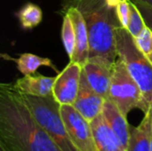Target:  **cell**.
Masks as SVG:
<instances>
[{
    "label": "cell",
    "mask_w": 152,
    "mask_h": 151,
    "mask_svg": "<svg viewBox=\"0 0 152 151\" xmlns=\"http://www.w3.org/2000/svg\"><path fill=\"white\" fill-rule=\"evenodd\" d=\"M62 16L61 25V40L64 49L69 58V61L73 58L76 50V33L72 20L68 13H64Z\"/></svg>",
    "instance_id": "obj_17"
},
{
    "label": "cell",
    "mask_w": 152,
    "mask_h": 151,
    "mask_svg": "<svg viewBox=\"0 0 152 151\" xmlns=\"http://www.w3.org/2000/svg\"><path fill=\"white\" fill-rule=\"evenodd\" d=\"M137 7L139 8L144 21L146 23V26L149 27L152 30V6L146 4H142V3H134Z\"/></svg>",
    "instance_id": "obj_21"
},
{
    "label": "cell",
    "mask_w": 152,
    "mask_h": 151,
    "mask_svg": "<svg viewBox=\"0 0 152 151\" xmlns=\"http://www.w3.org/2000/svg\"><path fill=\"white\" fill-rule=\"evenodd\" d=\"M60 111L73 146L77 151H97L90 123L73 105H61Z\"/></svg>",
    "instance_id": "obj_6"
},
{
    "label": "cell",
    "mask_w": 152,
    "mask_h": 151,
    "mask_svg": "<svg viewBox=\"0 0 152 151\" xmlns=\"http://www.w3.org/2000/svg\"><path fill=\"white\" fill-rule=\"evenodd\" d=\"M151 151H152V105L151 107Z\"/></svg>",
    "instance_id": "obj_24"
},
{
    "label": "cell",
    "mask_w": 152,
    "mask_h": 151,
    "mask_svg": "<svg viewBox=\"0 0 152 151\" xmlns=\"http://www.w3.org/2000/svg\"><path fill=\"white\" fill-rule=\"evenodd\" d=\"M134 3H142V4H146L152 6V0H131Z\"/></svg>",
    "instance_id": "obj_22"
},
{
    "label": "cell",
    "mask_w": 152,
    "mask_h": 151,
    "mask_svg": "<svg viewBox=\"0 0 152 151\" xmlns=\"http://www.w3.org/2000/svg\"><path fill=\"white\" fill-rule=\"evenodd\" d=\"M0 151H12V150H10L4 142H0Z\"/></svg>",
    "instance_id": "obj_23"
},
{
    "label": "cell",
    "mask_w": 152,
    "mask_h": 151,
    "mask_svg": "<svg viewBox=\"0 0 152 151\" xmlns=\"http://www.w3.org/2000/svg\"><path fill=\"white\" fill-rule=\"evenodd\" d=\"M2 58L4 60L12 61L16 63L18 70L23 75V76H28V75H33L36 73L37 69L42 66L49 67L53 69L56 73H59L60 71L58 69L55 67V65L53 63L52 60L46 57H41L36 54H32L29 53H25L19 54L18 58H13L11 57L8 54H1Z\"/></svg>",
    "instance_id": "obj_15"
},
{
    "label": "cell",
    "mask_w": 152,
    "mask_h": 151,
    "mask_svg": "<svg viewBox=\"0 0 152 151\" xmlns=\"http://www.w3.org/2000/svg\"><path fill=\"white\" fill-rule=\"evenodd\" d=\"M104 101L105 99L91 87L82 69L79 89L73 104L75 109L90 123L102 114Z\"/></svg>",
    "instance_id": "obj_8"
},
{
    "label": "cell",
    "mask_w": 152,
    "mask_h": 151,
    "mask_svg": "<svg viewBox=\"0 0 152 151\" xmlns=\"http://www.w3.org/2000/svg\"><path fill=\"white\" fill-rule=\"evenodd\" d=\"M54 80L55 77H45L38 73H35L17 79L14 85L23 93L44 97L53 94Z\"/></svg>",
    "instance_id": "obj_13"
},
{
    "label": "cell",
    "mask_w": 152,
    "mask_h": 151,
    "mask_svg": "<svg viewBox=\"0 0 152 151\" xmlns=\"http://www.w3.org/2000/svg\"><path fill=\"white\" fill-rule=\"evenodd\" d=\"M20 25L22 29L28 30L38 26L43 19V12L41 8L33 3H27L22 5L19 11L15 12Z\"/></svg>",
    "instance_id": "obj_16"
},
{
    "label": "cell",
    "mask_w": 152,
    "mask_h": 151,
    "mask_svg": "<svg viewBox=\"0 0 152 151\" xmlns=\"http://www.w3.org/2000/svg\"><path fill=\"white\" fill-rule=\"evenodd\" d=\"M97 151H127L105 120L102 113L90 122Z\"/></svg>",
    "instance_id": "obj_10"
},
{
    "label": "cell",
    "mask_w": 152,
    "mask_h": 151,
    "mask_svg": "<svg viewBox=\"0 0 152 151\" xmlns=\"http://www.w3.org/2000/svg\"><path fill=\"white\" fill-rule=\"evenodd\" d=\"M82 69L91 87L105 100L108 99L112 69L89 61Z\"/></svg>",
    "instance_id": "obj_11"
},
{
    "label": "cell",
    "mask_w": 152,
    "mask_h": 151,
    "mask_svg": "<svg viewBox=\"0 0 152 151\" xmlns=\"http://www.w3.org/2000/svg\"><path fill=\"white\" fill-rule=\"evenodd\" d=\"M116 48L118 57L125 62L130 75L141 89V110L145 114L152 105V62L139 51L134 37L122 27L116 31Z\"/></svg>",
    "instance_id": "obj_3"
},
{
    "label": "cell",
    "mask_w": 152,
    "mask_h": 151,
    "mask_svg": "<svg viewBox=\"0 0 152 151\" xmlns=\"http://www.w3.org/2000/svg\"><path fill=\"white\" fill-rule=\"evenodd\" d=\"M130 7L131 1L130 0H121L118 6L116 7V12L118 19V21L123 28L127 29L130 17Z\"/></svg>",
    "instance_id": "obj_20"
},
{
    "label": "cell",
    "mask_w": 152,
    "mask_h": 151,
    "mask_svg": "<svg viewBox=\"0 0 152 151\" xmlns=\"http://www.w3.org/2000/svg\"><path fill=\"white\" fill-rule=\"evenodd\" d=\"M59 13H61V15H63L64 13H68L72 20L76 33V50L70 61L78 63L83 67L88 61L90 51L89 35L86 20L80 11L74 6L61 9L59 11Z\"/></svg>",
    "instance_id": "obj_9"
},
{
    "label": "cell",
    "mask_w": 152,
    "mask_h": 151,
    "mask_svg": "<svg viewBox=\"0 0 152 151\" xmlns=\"http://www.w3.org/2000/svg\"><path fill=\"white\" fill-rule=\"evenodd\" d=\"M135 45L139 51L152 62V30L149 27H145L140 35L134 37Z\"/></svg>",
    "instance_id": "obj_19"
},
{
    "label": "cell",
    "mask_w": 152,
    "mask_h": 151,
    "mask_svg": "<svg viewBox=\"0 0 152 151\" xmlns=\"http://www.w3.org/2000/svg\"><path fill=\"white\" fill-rule=\"evenodd\" d=\"M82 66L78 63H69L55 77L53 95L61 105H73L80 85Z\"/></svg>",
    "instance_id": "obj_7"
},
{
    "label": "cell",
    "mask_w": 152,
    "mask_h": 151,
    "mask_svg": "<svg viewBox=\"0 0 152 151\" xmlns=\"http://www.w3.org/2000/svg\"><path fill=\"white\" fill-rule=\"evenodd\" d=\"M0 142L12 151H62L10 83L0 85Z\"/></svg>",
    "instance_id": "obj_1"
},
{
    "label": "cell",
    "mask_w": 152,
    "mask_h": 151,
    "mask_svg": "<svg viewBox=\"0 0 152 151\" xmlns=\"http://www.w3.org/2000/svg\"><path fill=\"white\" fill-rule=\"evenodd\" d=\"M20 95L31 114L62 151H77L73 146L61 115V104L53 94L44 97Z\"/></svg>",
    "instance_id": "obj_4"
},
{
    "label": "cell",
    "mask_w": 152,
    "mask_h": 151,
    "mask_svg": "<svg viewBox=\"0 0 152 151\" xmlns=\"http://www.w3.org/2000/svg\"><path fill=\"white\" fill-rule=\"evenodd\" d=\"M102 113L110 128L113 130L123 146L127 150V144L131 131V125L128 124L126 119L127 117H126L109 99L105 100Z\"/></svg>",
    "instance_id": "obj_12"
},
{
    "label": "cell",
    "mask_w": 152,
    "mask_h": 151,
    "mask_svg": "<svg viewBox=\"0 0 152 151\" xmlns=\"http://www.w3.org/2000/svg\"><path fill=\"white\" fill-rule=\"evenodd\" d=\"M151 111L150 109L138 126H131L127 151H151Z\"/></svg>",
    "instance_id": "obj_14"
},
{
    "label": "cell",
    "mask_w": 152,
    "mask_h": 151,
    "mask_svg": "<svg viewBox=\"0 0 152 151\" xmlns=\"http://www.w3.org/2000/svg\"><path fill=\"white\" fill-rule=\"evenodd\" d=\"M108 99L126 116L134 109L142 108V92L130 75L125 62L118 58L112 69Z\"/></svg>",
    "instance_id": "obj_5"
},
{
    "label": "cell",
    "mask_w": 152,
    "mask_h": 151,
    "mask_svg": "<svg viewBox=\"0 0 152 151\" xmlns=\"http://www.w3.org/2000/svg\"><path fill=\"white\" fill-rule=\"evenodd\" d=\"M69 6L77 8L86 20L90 45L88 61L113 69L118 57L116 31L121 28L116 9L107 0H62L61 9Z\"/></svg>",
    "instance_id": "obj_2"
},
{
    "label": "cell",
    "mask_w": 152,
    "mask_h": 151,
    "mask_svg": "<svg viewBox=\"0 0 152 151\" xmlns=\"http://www.w3.org/2000/svg\"><path fill=\"white\" fill-rule=\"evenodd\" d=\"M145 27H146V23L139 8L134 2L131 1L130 17H129L128 28H127L128 32L131 34L133 37H136L140 35V33L143 30Z\"/></svg>",
    "instance_id": "obj_18"
}]
</instances>
